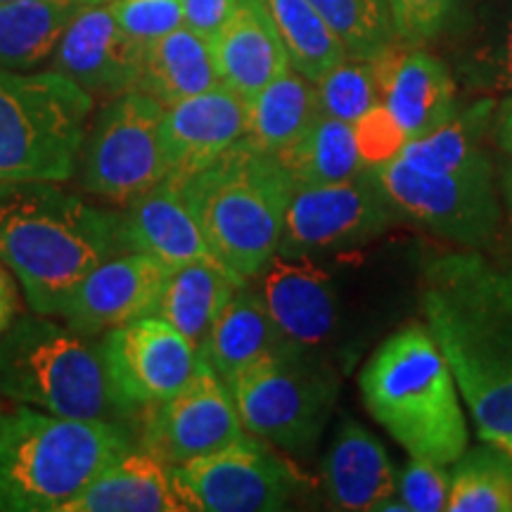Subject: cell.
Listing matches in <instances>:
<instances>
[{
	"instance_id": "9c48e42d",
	"label": "cell",
	"mask_w": 512,
	"mask_h": 512,
	"mask_svg": "<svg viewBox=\"0 0 512 512\" xmlns=\"http://www.w3.org/2000/svg\"><path fill=\"white\" fill-rule=\"evenodd\" d=\"M366 174L394 214L460 247L482 249L501 230L503 209L494 185V164L460 174H425L392 157L368 166Z\"/></svg>"
},
{
	"instance_id": "ab89813d",
	"label": "cell",
	"mask_w": 512,
	"mask_h": 512,
	"mask_svg": "<svg viewBox=\"0 0 512 512\" xmlns=\"http://www.w3.org/2000/svg\"><path fill=\"white\" fill-rule=\"evenodd\" d=\"M183 24L211 41L228 22L240 0H181Z\"/></svg>"
},
{
	"instance_id": "4316f807",
	"label": "cell",
	"mask_w": 512,
	"mask_h": 512,
	"mask_svg": "<svg viewBox=\"0 0 512 512\" xmlns=\"http://www.w3.org/2000/svg\"><path fill=\"white\" fill-rule=\"evenodd\" d=\"M216 86H221V76L211 43L185 24L145 46L143 72L136 91L147 93L164 107Z\"/></svg>"
},
{
	"instance_id": "b9f144b4",
	"label": "cell",
	"mask_w": 512,
	"mask_h": 512,
	"mask_svg": "<svg viewBox=\"0 0 512 512\" xmlns=\"http://www.w3.org/2000/svg\"><path fill=\"white\" fill-rule=\"evenodd\" d=\"M496 124V145L501 147L505 155L512 157V93L501 102L494 117Z\"/></svg>"
},
{
	"instance_id": "1f68e13d",
	"label": "cell",
	"mask_w": 512,
	"mask_h": 512,
	"mask_svg": "<svg viewBox=\"0 0 512 512\" xmlns=\"http://www.w3.org/2000/svg\"><path fill=\"white\" fill-rule=\"evenodd\" d=\"M264 5L283 41L290 67L304 79L316 83L349 55L309 0H264Z\"/></svg>"
},
{
	"instance_id": "6da1fadb",
	"label": "cell",
	"mask_w": 512,
	"mask_h": 512,
	"mask_svg": "<svg viewBox=\"0 0 512 512\" xmlns=\"http://www.w3.org/2000/svg\"><path fill=\"white\" fill-rule=\"evenodd\" d=\"M422 311L482 441L512 434V268L479 249L439 254L422 278Z\"/></svg>"
},
{
	"instance_id": "8fae6325",
	"label": "cell",
	"mask_w": 512,
	"mask_h": 512,
	"mask_svg": "<svg viewBox=\"0 0 512 512\" xmlns=\"http://www.w3.org/2000/svg\"><path fill=\"white\" fill-rule=\"evenodd\" d=\"M171 477L185 510L200 512L283 510L304 484V477L254 434L174 465Z\"/></svg>"
},
{
	"instance_id": "d6986e66",
	"label": "cell",
	"mask_w": 512,
	"mask_h": 512,
	"mask_svg": "<svg viewBox=\"0 0 512 512\" xmlns=\"http://www.w3.org/2000/svg\"><path fill=\"white\" fill-rule=\"evenodd\" d=\"M441 36L456 83L479 98L512 93V0H460Z\"/></svg>"
},
{
	"instance_id": "30bf717a",
	"label": "cell",
	"mask_w": 512,
	"mask_h": 512,
	"mask_svg": "<svg viewBox=\"0 0 512 512\" xmlns=\"http://www.w3.org/2000/svg\"><path fill=\"white\" fill-rule=\"evenodd\" d=\"M164 105L143 91L110 100L81 152V185L128 207L166 178L159 138Z\"/></svg>"
},
{
	"instance_id": "3957f363",
	"label": "cell",
	"mask_w": 512,
	"mask_h": 512,
	"mask_svg": "<svg viewBox=\"0 0 512 512\" xmlns=\"http://www.w3.org/2000/svg\"><path fill=\"white\" fill-rule=\"evenodd\" d=\"M363 403L408 456L453 465L470 446L458 384L427 323H408L358 375Z\"/></svg>"
},
{
	"instance_id": "8992f818",
	"label": "cell",
	"mask_w": 512,
	"mask_h": 512,
	"mask_svg": "<svg viewBox=\"0 0 512 512\" xmlns=\"http://www.w3.org/2000/svg\"><path fill=\"white\" fill-rule=\"evenodd\" d=\"M0 396L60 418L117 425L133 418L112 387L100 344L41 313L12 320L0 335Z\"/></svg>"
},
{
	"instance_id": "484cf974",
	"label": "cell",
	"mask_w": 512,
	"mask_h": 512,
	"mask_svg": "<svg viewBox=\"0 0 512 512\" xmlns=\"http://www.w3.org/2000/svg\"><path fill=\"white\" fill-rule=\"evenodd\" d=\"M283 344L285 339L268 316L264 299L259 292L242 285L223 306L200 356L230 392V384L238 380L242 370Z\"/></svg>"
},
{
	"instance_id": "603a6c76",
	"label": "cell",
	"mask_w": 512,
	"mask_h": 512,
	"mask_svg": "<svg viewBox=\"0 0 512 512\" xmlns=\"http://www.w3.org/2000/svg\"><path fill=\"white\" fill-rule=\"evenodd\" d=\"M396 470L380 439L344 418L323 458V486L332 508L377 510L396 496Z\"/></svg>"
},
{
	"instance_id": "f1b7e54d",
	"label": "cell",
	"mask_w": 512,
	"mask_h": 512,
	"mask_svg": "<svg viewBox=\"0 0 512 512\" xmlns=\"http://www.w3.org/2000/svg\"><path fill=\"white\" fill-rule=\"evenodd\" d=\"M318 114L316 83L290 67L249 98L245 143L264 155H280L304 136Z\"/></svg>"
},
{
	"instance_id": "44dd1931",
	"label": "cell",
	"mask_w": 512,
	"mask_h": 512,
	"mask_svg": "<svg viewBox=\"0 0 512 512\" xmlns=\"http://www.w3.org/2000/svg\"><path fill=\"white\" fill-rule=\"evenodd\" d=\"M121 219V238L128 252H143L169 271L200 259H214L200 223L169 178L131 202Z\"/></svg>"
},
{
	"instance_id": "f546056e",
	"label": "cell",
	"mask_w": 512,
	"mask_h": 512,
	"mask_svg": "<svg viewBox=\"0 0 512 512\" xmlns=\"http://www.w3.org/2000/svg\"><path fill=\"white\" fill-rule=\"evenodd\" d=\"M86 0H12L0 5V69H34L55 53Z\"/></svg>"
},
{
	"instance_id": "5bb4252c",
	"label": "cell",
	"mask_w": 512,
	"mask_h": 512,
	"mask_svg": "<svg viewBox=\"0 0 512 512\" xmlns=\"http://www.w3.org/2000/svg\"><path fill=\"white\" fill-rule=\"evenodd\" d=\"M394 209L363 171L354 181L297 188L287 204L280 254L349 247L392 226Z\"/></svg>"
},
{
	"instance_id": "52a82bcc",
	"label": "cell",
	"mask_w": 512,
	"mask_h": 512,
	"mask_svg": "<svg viewBox=\"0 0 512 512\" xmlns=\"http://www.w3.org/2000/svg\"><path fill=\"white\" fill-rule=\"evenodd\" d=\"M93 98L60 72L0 69V183H64L76 174Z\"/></svg>"
},
{
	"instance_id": "cb8c5ba5",
	"label": "cell",
	"mask_w": 512,
	"mask_h": 512,
	"mask_svg": "<svg viewBox=\"0 0 512 512\" xmlns=\"http://www.w3.org/2000/svg\"><path fill=\"white\" fill-rule=\"evenodd\" d=\"M171 465L143 451H126L107 465L62 512H181Z\"/></svg>"
},
{
	"instance_id": "7bdbcfd3",
	"label": "cell",
	"mask_w": 512,
	"mask_h": 512,
	"mask_svg": "<svg viewBox=\"0 0 512 512\" xmlns=\"http://www.w3.org/2000/svg\"><path fill=\"white\" fill-rule=\"evenodd\" d=\"M503 200H505V204H508V211L512 216V157L503 171Z\"/></svg>"
},
{
	"instance_id": "9a60e30c",
	"label": "cell",
	"mask_w": 512,
	"mask_h": 512,
	"mask_svg": "<svg viewBox=\"0 0 512 512\" xmlns=\"http://www.w3.org/2000/svg\"><path fill=\"white\" fill-rule=\"evenodd\" d=\"M169 268L143 252L112 254L64 297L55 316L83 337L155 316Z\"/></svg>"
},
{
	"instance_id": "d4e9b609",
	"label": "cell",
	"mask_w": 512,
	"mask_h": 512,
	"mask_svg": "<svg viewBox=\"0 0 512 512\" xmlns=\"http://www.w3.org/2000/svg\"><path fill=\"white\" fill-rule=\"evenodd\" d=\"M242 285H247V280L228 271L221 261H192L166 275L155 316L174 325L200 351L223 306Z\"/></svg>"
},
{
	"instance_id": "ee69618b",
	"label": "cell",
	"mask_w": 512,
	"mask_h": 512,
	"mask_svg": "<svg viewBox=\"0 0 512 512\" xmlns=\"http://www.w3.org/2000/svg\"><path fill=\"white\" fill-rule=\"evenodd\" d=\"M5 415H8V413H3V411H0V439H3V427H5Z\"/></svg>"
},
{
	"instance_id": "f35d334b",
	"label": "cell",
	"mask_w": 512,
	"mask_h": 512,
	"mask_svg": "<svg viewBox=\"0 0 512 512\" xmlns=\"http://www.w3.org/2000/svg\"><path fill=\"white\" fill-rule=\"evenodd\" d=\"M358 150L368 166L382 164L399 155V150L408 143L401 126L384 105H375L354 124Z\"/></svg>"
},
{
	"instance_id": "7402d4cb",
	"label": "cell",
	"mask_w": 512,
	"mask_h": 512,
	"mask_svg": "<svg viewBox=\"0 0 512 512\" xmlns=\"http://www.w3.org/2000/svg\"><path fill=\"white\" fill-rule=\"evenodd\" d=\"M209 43L221 83L245 100L254 98L275 76L290 69L285 46L264 0H240L228 22Z\"/></svg>"
},
{
	"instance_id": "bcb514c9",
	"label": "cell",
	"mask_w": 512,
	"mask_h": 512,
	"mask_svg": "<svg viewBox=\"0 0 512 512\" xmlns=\"http://www.w3.org/2000/svg\"><path fill=\"white\" fill-rule=\"evenodd\" d=\"M3 3H12V0H0V5H3Z\"/></svg>"
},
{
	"instance_id": "74e56055",
	"label": "cell",
	"mask_w": 512,
	"mask_h": 512,
	"mask_svg": "<svg viewBox=\"0 0 512 512\" xmlns=\"http://www.w3.org/2000/svg\"><path fill=\"white\" fill-rule=\"evenodd\" d=\"M448 484L451 475L446 472V465L411 456L396 477V494L411 512H439L446 510Z\"/></svg>"
},
{
	"instance_id": "60d3db41",
	"label": "cell",
	"mask_w": 512,
	"mask_h": 512,
	"mask_svg": "<svg viewBox=\"0 0 512 512\" xmlns=\"http://www.w3.org/2000/svg\"><path fill=\"white\" fill-rule=\"evenodd\" d=\"M19 299L15 283H12V275L5 271V266L0 264V335L10 328L12 320L17 316Z\"/></svg>"
},
{
	"instance_id": "e0dca14e",
	"label": "cell",
	"mask_w": 512,
	"mask_h": 512,
	"mask_svg": "<svg viewBox=\"0 0 512 512\" xmlns=\"http://www.w3.org/2000/svg\"><path fill=\"white\" fill-rule=\"evenodd\" d=\"M370 62L380 105L387 107L406 140L427 136L458 112V83L451 69L425 46L394 41Z\"/></svg>"
},
{
	"instance_id": "e575fe53",
	"label": "cell",
	"mask_w": 512,
	"mask_h": 512,
	"mask_svg": "<svg viewBox=\"0 0 512 512\" xmlns=\"http://www.w3.org/2000/svg\"><path fill=\"white\" fill-rule=\"evenodd\" d=\"M320 112L356 124L363 114L380 105L375 69L370 57L347 55L316 81Z\"/></svg>"
},
{
	"instance_id": "ba28073f",
	"label": "cell",
	"mask_w": 512,
	"mask_h": 512,
	"mask_svg": "<svg viewBox=\"0 0 512 512\" xmlns=\"http://www.w3.org/2000/svg\"><path fill=\"white\" fill-rule=\"evenodd\" d=\"M242 427L266 444L309 453L337 403V373L316 351L285 342L230 384Z\"/></svg>"
},
{
	"instance_id": "4dcf8cb0",
	"label": "cell",
	"mask_w": 512,
	"mask_h": 512,
	"mask_svg": "<svg viewBox=\"0 0 512 512\" xmlns=\"http://www.w3.org/2000/svg\"><path fill=\"white\" fill-rule=\"evenodd\" d=\"M290 174L294 188L354 181L368 169L358 150L354 124L320 112L304 136L275 155Z\"/></svg>"
},
{
	"instance_id": "8d00e7d4",
	"label": "cell",
	"mask_w": 512,
	"mask_h": 512,
	"mask_svg": "<svg viewBox=\"0 0 512 512\" xmlns=\"http://www.w3.org/2000/svg\"><path fill=\"white\" fill-rule=\"evenodd\" d=\"M110 10L119 27L140 46H150L183 27L181 0H110Z\"/></svg>"
},
{
	"instance_id": "d6a6232c",
	"label": "cell",
	"mask_w": 512,
	"mask_h": 512,
	"mask_svg": "<svg viewBox=\"0 0 512 512\" xmlns=\"http://www.w3.org/2000/svg\"><path fill=\"white\" fill-rule=\"evenodd\" d=\"M453 465L446 510L512 512V458L501 446L482 441Z\"/></svg>"
},
{
	"instance_id": "2e32d148",
	"label": "cell",
	"mask_w": 512,
	"mask_h": 512,
	"mask_svg": "<svg viewBox=\"0 0 512 512\" xmlns=\"http://www.w3.org/2000/svg\"><path fill=\"white\" fill-rule=\"evenodd\" d=\"M145 46L114 19L110 5H86L55 48L53 69L72 79L93 100H114L138 88Z\"/></svg>"
},
{
	"instance_id": "f6af8a7d",
	"label": "cell",
	"mask_w": 512,
	"mask_h": 512,
	"mask_svg": "<svg viewBox=\"0 0 512 512\" xmlns=\"http://www.w3.org/2000/svg\"><path fill=\"white\" fill-rule=\"evenodd\" d=\"M88 5H98V3H110V0H86Z\"/></svg>"
},
{
	"instance_id": "7c38bea8",
	"label": "cell",
	"mask_w": 512,
	"mask_h": 512,
	"mask_svg": "<svg viewBox=\"0 0 512 512\" xmlns=\"http://www.w3.org/2000/svg\"><path fill=\"white\" fill-rule=\"evenodd\" d=\"M100 354L112 387L133 415L183 392L204 361L195 344L159 316L107 330Z\"/></svg>"
},
{
	"instance_id": "ac0fdd59",
	"label": "cell",
	"mask_w": 512,
	"mask_h": 512,
	"mask_svg": "<svg viewBox=\"0 0 512 512\" xmlns=\"http://www.w3.org/2000/svg\"><path fill=\"white\" fill-rule=\"evenodd\" d=\"M249 124V100L228 86L192 95L164 107L162 138L166 178L183 181L207 169L242 143Z\"/></svg>"
},
{
	"instance_id": "5b68a950",
	"label": "cell",
	"mask_w": 512,
	"mask_h": 512,
	"mask_svg": "<svg viewBox=\"0 0 512 512\" xmlns=\"http://www.w3.org/2000/svg\"><path fill=\"white\" fill-rule=\"evenodd\" d=\"M126 451L131 439L117 422L17 408L0 439V512H62Z\"/></svg>"
},
{
	"instance_id": "d590c367",
	"label": "cell",
	"mask_w": 512,
	"mask_h": 512,
	"mask_svg": "<svg viewBox=\"0 0 512 512\" xmlns=\"http://www.w3.org/2000/svg\"><path fill=\"white\" fill-rule=\"evenodd\" d=\"M396 41L406 46H427L437 41L451 22L460 0H384Z\"/></svg>"
},
{
	"instance_id": "7a4b0ae2",
	"label": "cell",
	"mask_w": 512,
	"mask_h": 512,
	"mask_svg": "<svg viewBox=\"0 0 512 512\" xmlns=\"http://www.w3.org/2000/svg\"><path fill=\"white\" fill-rule=\"evenodd\" d=\"M119 252H128L119 214L88 207L55 183H0V261L41 316L57 313L95 266Z\"/></svg>"
},
{
	"instance_id": "83f0119b",
	"label": "cell",
	"mask_w": 512,
	"mask_h": 512,
	"mask_svg": "<svg viewBox=\"0 0 512 512\" xmlns=\"http://www.w3.org/2000/svg\"><path fill=\"white\" fill-rule=\"evenodd\" d=\"M494 117V98H479L427 136L408 140L396 159L425 174H460L491 166V157L484 150V136L494 126Z\"/></svg>"
},
{
	"instance_id": "ffe728a7",
	"label": "cell",
	"mask_w": 512,
	"mask_h": 512,
	"mask_svg": "<svg viewBox=\"0 0 512 512\" xmlns=\"http://www.w3.org/2000/svg\"><path fill=\"white\" fill-rule=\"evenodd\" d=\"M259 297L285 342L318 351L337 330V292L306 254H275L259 275Z\"/></svg>"
},
{
	"instance_id": "836d02e7",
	"label": "cell",
	"mask_w": 512,
	"mask_h": 512,
	"mask_svg": "<svg viewBox=\"0 0 512 512\" xmlns=\"http://www.w3.org/2000/svg\"><path fill=\"white\" fill-rule=\"evenodd\" d=\"M349 55L373 57L396 41L384 0H309Z\"/></svg>"
},
{
	"instance_id": "277c9868",
	"label": "cell",
	"mask_w": 512,
	"mask_h": 512,
	"mask_svg": "<svg viewBox=\"0 0 512 512\" xmlns=\"http://www.w3.org/2000/svg\"><path fill=\"white\" fill-rule=\"evenodd\" d=\"M174 183L209 252L238 278H256L278 254L287 204L297 190L278 157L242 140L207 169Z\"/></svg>"
},
{
	"instance_id": "4fadbf2b",
	"label": "cell",
	"mask_w": 512,
	"mask_h": 512,
	"mask_svg": "<svg viewBox=\"0 0 512 512\" xmlns=\"http://www.w3.org/2000/svg\"><path fill=\"white\" fill-rule=\"evenodd\" d=\"M140 415L138 448L171 467L226 448L247 434L233 394L207 361L183 392Z\"/></svg>"
}]
</instances>
